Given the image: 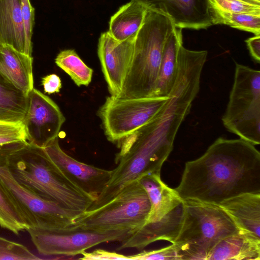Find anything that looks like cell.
Here are the masks:
<instances>
[{
	"instance_id": "6da1fadb",
	"label": "cell",
	"mask_w": 260,
	"mask_h": 260,
	"mask_svg": "<svg viewBox=\"0 0 260 260\" xmlns=\"http://www.w3.org/2000/svg\"><path fill=\"white\" fill-rule=\"evenodd\" d=\"M194 100L191 92L181 86H174L153 117L120 142V151L115 157L117 166L111 171L109 181L91 209L108 202L129 182L150 173H160Z\"/></svg>"
},
{
	"instance_id": "7a4b0ae2",
	"label": "cell",
	"mask_w": 260,
	"mask_h": 260,
	"mask_svg": "<svg viewBox=\"0 0 260 260\" xmlns=\"http://www.w3.org/2000/svg\"><path fill=\"white\" fill-rule=\"evenodd\" d=\"M182 200L219 205L246 193H260V153L242 139L219 137L200 157L185 163L175 188Z\"/></svg>"
},
{
	"instance_id": "3957f363",
	"label": "cell",
	"mask_w": 260,
	"mask_h": 260,
	"mask_svg": "<svg viewBox=\"0 0 260 260\" xmlns=\"http://www.w3.org/2000/svg\"><path fill=\"white\" fill-rule=\"evenodd\" d=\"M5 159L18 183L66 209L81 214L95 201L62 173L44 148L27 141L13 143L6 151Z\"/></svg>"
},
{
	"instance_id": "277c9868",
	"label": "cell",
	"mask_w": 260,
	"mask_h": 260,
	"mask_svg": "<svg viewBox=\"0 0 260 260\" xmlns=\"http://www.w3.org/2000/svg\"><path fill=\"white\" fill-rule=\"evenodd\" d=\"M175 26L167 16L147 10L134 40L132 62L122 90L124 98L152 97L165 43Z\"/></svg>"
},
{
	"instance_id": "5b68a950",
	"label": "cell",
	"mask_w": 260,
	"mask_h": 260,
	"mask_svg": "<svg viewBox=\"0 0 260 260\" xmlns=\"http://www.w3.org/2000/svg\"><path fill=\"white\" fill-rule=\"evenodd\" d=\"M184 218L173 243L182 260H207L215 245L239 230L220 206L193 200H183Z\"/></svg>"
},
{
	"instance_id": "8992f818",
	"label": "cell",
	"mask_w": 260,
	"mask_h": 260,
	"mask_svg": "<svg viewBox=\"0 0 260 260\" xmlns=\"http://www.w3.org/2000/svg\"><path fill=\"white\" fill-rule=\"evenodd\" d=\"M150 208L145 189L139 180H135L107 203L82 213L74 223L95 231L120 230L135 233L146 223Z\"/></svg>"
},
{
	"instance_id": "52a82bcc",
	"label": "cell",
	"mask_w": 260,
	"mask_h": 260,
	"mask_svg": "<svg viewBox=\"0 0 260 260\" xmlns=\"http://www.w3.org/2000/svg\"><path fill=\"white\" fill-rule=\"evenodd\" d=\"M222 122L231 133L260 144V71L235 63L233 84Z\"/></svg>"
},
{
	"instance_id": "ba28073f",
	"label": "cell",
	"mask_w": 260,
	"mask_h": 260,
	"mask_svg": "<svg viewBox=\"0 0 260 260\" xmlns=\"http://www.w3.org/2000/svg\"><path fill=\"white\" fill-rule=\"evenodd\" d=\"M38 251L46 256L73 257L102 243L121 242L134 233L129 230L95 231L75 223L64 226L29 228Z\"/></svg>"
},
{
	"instance_id": "9c48e42d",
	"label": "cell",
	"mask_w": 260,
	"mask_h": 260,
	"mask_svg": "<svg viewBox=\"0 0 260 260\" xmlns=\"http://www.w3.org/2000/svg\"><path fill=\"white\" fill-rule=\"evenodd\" d=\"M11 144L0 146V181L19 210L28 228L64 226L74 223L80 214L40 197L14 179L5 159L6 151Z\"/></svg>"
},
{
	"instance_id": "30bf717a",
	"label": "cell",
	"mask_w": 260,
	"mask_h": 260,
	"mask_svg": "<svg viewBox=\"0 0 260 260\" xmlns=\"http://www.w3.org/2000/svg\"><path fill=\"white\" fill-rule=\"evenodd\" d=\"M168 98L107 97L98 113L108 140L119 144L151 119Z\"/></svg>"
},
{
	"instance_id": "8fae6325",
	"label": "cell",
	"mask_w": 260,
	"mask_h": 260,
	"mask_svg": "<svg viewBox=\"0 0 260 260\" xmlns=\"http://www.w3.org/2000/svg\"><path fill=\"white\" fill-rule=\"evenodd\" d=\"M28 104L23 120L27 142L44 148L58 138L65 118L49 97L33 88L27 94Z\"/></svg>"
},
{
	"instance_id": "7c38bea8",
	"label": "cell",
	"mask_w": 260,
	"mask_h": 260,
	"mask_svg": "<svg viewBox=\"0 0 260 260\" xmlns=\"http://www.w3.org/2000/svg\"><path fill=\"white\" fill-rule=\"evenodd\" d=\"M134 40L119 41L108 31L99 38L98 56L111 95L118 96L122 90L133 56Z\"/></svg>"
},
{
	"instance_id": "4fadbf2b",
	"label": "cell",
	"mask_w": 260,
	"mask_h": 260,
	"mask_svg": "<svg viewBox=\"0 0 260 260\" xmlns=\"http://www.w3.org/2000/svg\"><path fill=\"white\" fill-rule=\"evenodd\" d=\"M44 148L51 160L69 180L95 200L98 198L109 181L111 171L77 160L61 148L58 138Z\"/></svg>"
},
{
	"instance_id": "5bb4252c",
	"label": "cell",
	"mask_w": 260,
	"mask_h": 260,
	"mask_svg": "<svg viewBox=\"0 0 260 260\" xmlns=\"http://www.w3.org/2000/svg\"><path fill=\"white\" fill-rule=\"evenodd\" d=\"M147 10L168 17L175 26L199 29L213 24L208 0H134Z\"/></svg>"
},
{
	"instance_id": "9a60e30c",
	"label": "cell",
	"mask_w": 260,
	"mask_h": 260,
	"mask_svg": "<svg viewBox=\"0 0 260 260\" xmlns=\"http://www.w3.org/2000/svg\"><path fill=\"white\" fill-rule=\"evenodd\" d=\"M184 218L183 201L160 220L145 223L139 230L120 242L117 250L135 248L141 249L159 240L174 243L181 230Z\"/></svg>"
},
{
	"instance_id": "2e32d148",
	"label": "cell",
	"mask_w": 260,
	"mask_h": 260,
	"mask_svg": "<svg viewBox=\"0 0 260 260\" xmlns=\"http://www.w3.org/2000/svg\"><path fill=\"white\" fill-rule=\"evenodd\" d=\"M242 232L260 239V193H246L218 205Z\"/></svg>"
},
{
	"instance_id": "e0dca14e",
	"label": "cell",
	"mask_w": 260,
	"mask_h": 260,
	"mask_svg": "<svg viewBox=\"0 0 260 260\" xmlns=\"http://www.w3.org/2000/svg\"><path fill=\"white\" fill-rule=\"evenodd\" d=\"M32 57L12 47L0 45V73L26 94L34 88Z\"/></svg>"
},
{
	"instance_id": "ac0fdd59",
	"label": "cell",
	"mask_w": 260,
	"mask_h": 260,
	"mask_svg": "<svg viewBox=\"0 0 260 260\" xmlns=\"http://www.w3.org/2000/svg\"><path fill=\"white\" fill-rule=\"evenodd\" d=\"M138 180L145 189L151 205L146 223L160 220L183 201L175 189L162 181L160 173L147 174Z\"/></svg>"
},
{
	"instance_id": "d6986e66",
	"label": "cell",
	"mask_w": 260,
	"mask_h": 260,
	"mask_svg": "<svg viewBox=\"0 0 260 260\" xmlns=\"http://www.w3.org/2000/svg\"><path fill=\"white\" fill-rule=\"evenodd\" d=\"M260 260V239L241 231L219 241L207 260Z\"/></svg>"
},
{
	"instance_id": "ffe728a7",
	"label": "cell",
	"mask_w": 260,
	"mask_h": 260,
	"mask_svg": "<svg viewBox=\"0 0 260 260\" xmlns=\"http://www.w3.org/2000/svg\"><path fill=\"white\" fill-rule=\"evenodd\" d=\"M182 45V28L175 27L165 43L158 75L152 96L168 98L178 71V57Z\"/></svg>"
},
{
	"instance_id": "44dd1931",
	"label": "cell",
	"mask_w": 260,
	"mask_h": 260,
	"mask_svg": "<svg viewBox=\"0 0 260 260\" xmlns=\"http://www.w3.org/2000/svg\"><path fill=\"white\" fill-rule=\"evenodd\" d=\"M0 39L27 55L20 0H0Z\"/></svg>"
},
{
	"instance_id": "7402d4cb",
	"label": "cell",
	"mask_w": 260,
	"mask_h": 260,
	"mask_svg": "<svg viewBox=\"0 0 260 260\" xmlns=\"http://www.w3.org/2000/svg\"><path fill=\"white\" fill-rule=\"evenodd\" d=\"M147 10L137 2L132 0L111 16L108 32L119 41L135 39L142 25Z\"/></svg>"
},
{
	"instance_id": "603a6c76",
	"label": "cell",
	"mask_w": 260,
	"mask_h": 260,
	"mask_svg": "<svg viewBox=\"0 0 260 260\" xmlns=\"http://www.w3.org/2000/svg\"><path fill=\"white\" fill-rule=\"evenodd\" d=\"M27 104V94L0 73V121L22 122Z\"/></svg>"
},
{
	"instance_id": "cb8c5ba5",
	"label": "cell",
	"mask_w": 260,
	"mask_h": 260,
	"mask_svg": "<svg viewBox=\"0 0 260 260\" xmlns=\"http://www.w3.org/2000/svg\"><path fill=\"white\" fill-rule=\"evenodd\" d=\"M55 62L78 86H87L91 82L93 70L83 62L74 50L60 51L56 57Z\"/></svg>"
},
{
	"instance_id": "d4e9b609",
	"label": "cell",
	"mask_w": 260,
	"mask_h": 260,
	"mask_svg": "<svg viewBox=\"0 0 260 260\" xmlns=\"http://www.w3.org/2000/svg\"><path fill=\"white\" fill-rule=\"evenodd\" d=\"M0 226L16 235L28 229L19 210L1 181Z\"/></svg>"
},
{
	"instance_id": "484cf974",
	"label": "cell",
	"mask_w": 260,
	"mask_h": 260,
	"mask_svg": "<svg viewBox=\"0 0 260 260\" xmlns=\"http://www.w3.org/2000/svg\"><path fill=\"white\" fill-rule=\"evenodd\" d=\"M213 10V9H212ZM213 24H223L242 30L260 34V15L213 10Z\"/></svg>"
},
{
	"instance_id": "4316f807",
	"label": "cell",
	"mask_w": 260,
	"mask_h": 260,
	"mask_svg": "<svg viewBox=\"0 0 260 260\" xmlns=\"http://www.w3.org/2000/svg\"><path fill=\"white\" fill-rule=\"evenodd\" d=\"M215 11L260 15V2L255 0H208Z\"/></svg>"
},
{
	"instance_id": "83f0119b",
	"label": "cell",
	"mask_w": 260,
	"mask_h": 260,
	"mask_svg": "<svg viewBox=\"0 0 260 260\" xmlns=\"http://www.w3.org/2000/svg\"><path fill=\"white\" fill-rule=\"evenodd\" d=\"M40 259L23 245L0 237V260H38Z\"/></svg>"
},
{
	"instance_id": "f1b7e54d",
	"label": "cell",
	"mask_w": 260,
	"mask_h": 260,
	"mask_svg": "<svg viewBox=\"0 0 260 260\" xmlns=\"http://www.w3.org/2000/svg\"><path fill=\"white\" fill-rule=\"evenodd\" d=\"M27 141V135L23 122L17 123L0 121V146Z\"/></svg>"
},
{
	"instance_id": "f546056e",
	"label": "cell",
	"mask_w": 260,
	"mask_h": 260,
	"mask_svg": "<svg viewBox=\"0 0 260 260\" xmlns=\"http://www.w3.org/2000/svg\"><path fill=\"white\" fill-rule=\"evenodd\" d=\"M129 260H182L176 246L171 245L159 249L143 251L134 255H129Z\"/></svg>"
},
{
	"instance_id": "4dcf8cb0",
	"label": "cell",
	"mask_w": 260,
	"mask_h": 260,
	"mask_svg": "<svg viewBox=\"0 0 260 260\" xmlns=\"http://www.w3.org/2000/svg\"><path fill=\"white\" fill-rule=\"evenodd\" d=\"M20 4L25 33L27 55L32 56L31 39L35 22V10L29 0H20Z\"/></svg>"
},
{
	"instance_id": "1f68e13d",
	"label": "cell",
	"mask_w": 260,
	"mask_h": 260,
	"mask_svg": "<svg viewBox=\"0 0 260 260\" xmlns=\"http://www.w3.org/2000/svg\"><path fill=\"white\" fill-rule=\"evenodd\" d=\"M82 257L79 259L83 260H129V255L121 254L116 252H110L103 249H96L91 252L83 251L81 254Z\"/></svg>"
},
{
	"instance_id": "d6a6232c",
	"label": "cell",
	"mask_w": 260,
	"mask_h": 260,
	"mask_svg": "<svg viewBox=\"0 0 260 260\" xmlns=\"http://www.w3.org/2000/svg\"><path fill=\"white\" fill-rule=\"evenodd\" d=\"M42 84L44 92L49 94L59 92L62 87L60 78L55 74L44 77L42 79Z\"/></svg>"
},
{
	"instance_id": "836d02e7",
	"label": "cell",
	"mask_w": 260,
	"mask_h": 260,
	"mask_svg": "<svg viewBox=\"0 0 260 260\" xmlns=\"http://www.w3.org/2000/svg\"><path fill=\"white\" fill-rule=\"evenodd\" d=\"M248 48L253 59L257 63L260 62V36L254 37L246 40Z\"/></svg>"
},
{
	"instance_id": "e575fe53",
	"label": "cell",
	"mask_w": 260,
	"mask_h": 260,
	"mask_svg": "<svg viewBox=\"0 0 260 260\" xmlns=\"http://www.w3.org/2000/svg\"><path fill=\"white\" fill-rule=\"evenodd\" d=\"M1 44H2V42H1V39H0V45H1Z\"/></svg>"
},
{
	"instance_id": "d590c367",
	"label": "cell",
	"mask_w": 260,
	"mask_h": 260,
	"mask_svg": "<svg viewBox=\"0 0 260 260\" xmlns=\"http://www.w3.org/2000/svg\"><path fill=\"white\" fill-rule=\"evenodd\" d=\"M255 1H257L260 2V0H255Z\"/></svg>"
}]
</instances>
